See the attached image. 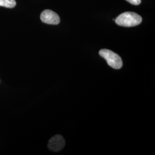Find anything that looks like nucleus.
<instances>
[{"label":"nucleus","instance_id":"nucleus-1","mask_svg":"<svg viewBox=\"0 0 155 155\" xmlns=\"http://www.w3.org/2000/svg\"><path fill=\"white\" fill-rule=\"evenodd\" d=\"M114 21L120 26L132 27L140 24L142 22V17L136 13L127 12L120 15Z\"/></svg>","mask_w":155,"mask_h":155},{"label":"nucleus","instance_id":"nucleus-5","mask_svg":"<svg viewBox=\"0 0 155 155\" xmlns=\"http://www.w3.org/2000/svg\"><path fill=\"white\" fill-rule=\"evenodd\" d=\"M16 5L15 0H0V6L8 8H13Z\"/></svg>","mask_w":155,"mask_h":155},{"label":"nucleus","instance_id":"nucleus-3","mask_svg":"<svg viewBox=\"0 0 155 155\" xmlns=\"http://www.w3.org/2000/svg\"><path fill=\"white\" fill-rule=\"evenodd\" d=\"M40 19L47 24L58 25L60 22V17L55 12L46 9L41 13Z\"/></svg>","mask_w":155,"mask_h":155},{"label":"nucleus","instance_id":"nucleus-6","mask_svg":"<svg viewBox=\"0 0 155 155\" xmlns=\"http://www.w3.org/2000/svg\"><path fill=\"white\" fill-rule=\"evenodd\" d=\"M127 2H129L130 4L134 5H138L141 4V0H126Z\"/></svg>","mask_w":155,"mask_h":155},{"label":"nucleus","instance_id":"nucleus-2","mask_svg":"<svg viewBox=\"0 0 155 155\" xmlns=\"http://www.w3.org/2000/svg\"><path fill=\"white\" fill-rule=\"evenodd\" d=\"M100 55L105 59L109 66L114 69H120L122 68L123 63L121 57L112 51L107 49L101 50Z\"/></svg>","mask_w":155,"mask_h":155},{"label":"nucleus","instance_id":"nucleus-4","mask_svg":"<svg viewBox=\"0 0 155 155\" xmlns=\"http://www.w3.org/2000/svg\"><path fill=\"white\" fill-rule=\"evenodd\" d=\"M65 144V140L63 136L57 134L50 139L48 143V148L53 152H58L63 150Z\"/></svg>","mask_w":155,"mask_h":155}]
</instances>
